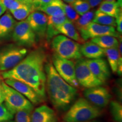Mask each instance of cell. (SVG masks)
Returning a JSON list of instances; mask_svg holds the SVG:
<instances>
[{
    "instance_id": "obj_1",
    "label": "cell",
    "mask_w": 122,
    "mask_h": 122,
    "mask_svg": "<svg viewBox=\"0 0 122 122\" xmlns=\"http://www.w3.org/2000/svg\"><path fill=\"white\" fill-rule=\"evenodd\" d=\"M46 62L47 54L45 50L42 48H37L27 54L14 67L1 74L5 79H14L25 83L45 99Z\"/></svg>"
},
{
    "instance_id": "obj_2",
    "label": "cell",
    "mask_w": 122,
    "mask_h": 122,
    "mask_svg": "<svg viewBox=\"0 0 122 122\" xmlns=\"http://www.w3.org/2000/svg\"><path fill=\"white\" fill-rule=\"evenodd\" d=\"M45 70L46 91L51 103L56 109H66L75 97L77 90L59 75L51 62H46Z\"/></svg>"
},
{
    "instance_id": "obj_3",
    "label": "cell",
    "mask_w": 122,
    "mask_h": 122,
    "mask_svg": "<svg viewBox=\"0 0 122 122\" xmlns=\"http://www.w3.org/2000/svg\"><path fill=\"white\" fill-rule=\"evenodd\" d=\"M101 114L100 107L93 105L86 98H79L64 115L63 119L65 122H82L94 119Z\"/></svg>"
},
{
    "instance_id": "obj_4",
    "label": "cell",
    "mask_w": 122,
    "mask_h": 122,
    "mask_svg": "<svg viewBox=\"0 0 122 122\" xmlns=\"http://www.w3.org/2000/svg\"><path fill=\"white\" fill-rule=\"evenodd\" d=\"M80 44L65 35H56L51 41V48L55 53L64 58L77 60L81 58Z\"/></svg>"
},
{
    "instance_id": "obj_5",
    "label": "cell",
    "mask_w": 122,
    "mask_h": 122,
    "mask_svg": "<svg viewBox=\"0 0 122 122\" xmlns=\"http://www.w3.org/2000/svg\"><path fill=\"white\" fill-rule=\"evenodd\" d=\"M28 53L25 48L17 45H9L0 49V71L9 70L18 63Z\"/></svg>"
},
{
    "instance_id": "obj_6",
    "label": "cell",
    "mask_w": 122,
    "mask_h": 122,
    "mask_svg": "<svg viewBox=\"0 0 122 122\" xmlns=\"http://www.w3.org/2000/svg\"><path fill=\"white\" fill-rule=\"evenodd\" d=\"M5 92V105L13 115L23 109H33V105L24 96L4 81H2Z\"/></svg>"
},
{
    "instance_id": "obj_7",
    "label": "cell",
    "mask_w": 122,
    "mask_h": 122,
    "mask_svg": "<svg viewBox=\"0 0 122 122\" xmlns=\"http://www.w3.org/2000/svg\"><path fill=\"white\" fill-rule=\"evenodd\" d=\"M11 37L15 43L20 46L32 48L37 44V36L26 20L16 23Z\"/></svg>"
},
{
    "instance_id": "obj_8",
    "label": "cell",
    "mask_w": 122,
    "mask_h": 122,
    "mask_svg": "<svg viewBox=\"0 0 122 122\" xmlns=\"http://www.w3.org/2000/svg\"><path fill=\"white\" fill-rule=\"evenodd\" d=\"M51 61L53 66L59 75L71 86L78 88L79 85L76 79L74 61L64 58L55 53L53 54Z\"/></svg>"
},
{
    "instance_id": "obj_9",
    "label": "cell",
    "mask_w": 122,
    "mask_h": 122,
    "mask_svg": "<svg viewBox=\"0 0 122 122\" xmlns=\"http://www.w3.org/2000/svg\"><path fill=\"white\" fill-rule=\"evenodd\" d=\"M75 70L76 80L79 85L85 88L100 86L103 83L94 75L88 67L86 59L80 58L75 63Z\"/></svg>"
},
{
    "instance_id": "obj_10",
    "label": "cell",
    "mask_w": 122,
    "mask_h": 122,
    "mask_svg": "<svg viewBox=\"0 0 122 122\" xmlns=\"http://www.w3.org/2000/svg\"><path fill=\"white\" fill-rule=\"evenodd\" d=\"M80 36L85 41L88 39L102 36H112L120 37L119 33L116 31L115 27L110 25H104L91 22L84 30H80Z\"/></svg>"
},
{
    "instance_id": "obj_11",
    "label": "cell",
    "mask_w": 122,
    "mask_h": 122,
    "mask_svg": "<svg viewBox=\"0 0 122 122\" xmlns=\"http://www.w3.org/2000/svg\"><path fill=\"white\" fill-rule=\"evenodd\" d=\"M84 95L88 101L98 107L106 106L111 98L109 90L101 85L87 88L84 92Z\"/></svg>"
},
{
    "instance_id": "obj_12",
    "label": "cell",
    "mask_w": 122,
    "mask_h": 122,
    "mask_svg": "<svg viewBox=\"0 0 122 122\" xmlns=\"http://www.w3.org/2000/svg\"><path fill=\"white\" fill-rule=\"evenodd\" d=\"M4 82L24 96L33 105L40 104L44 101V99L25 83L14 79H5Z\"/></svg>"
},
{
    "instance_id": "obj_13",
    "label": "cell",
    "mask_w": 122,
    "mask_h": 122,
    "mask_svg": "<svg viewBox=\"0 0 122 122\" xmlns=\"http://www.w3.org/2000/svg\"><path fill=\"white\" fill-rule=\"evenodd\" d=\"M26 21L33 30L37 37L40 39L46 36L48 16L40 11H33L27 18Z\"/></svg>"
},
{
    "instance_id": "obj_14",
    "label": "cell",
    "mask_w": 122,
    "mask_h": 122,
    "mask_svg": "<svg viewBox=\"0 0 122 122\" xmlns=\"http://www.w3.org/2000/svg\"><path fill=\"white\" fill-rule=\"evenodd\" d=\"M87 65L94 76L101 81L103 83H105L110 76L107 63L105 59L101 58L86 59Z\"/></svg>"
},
{
    "instance_id": "obj_15",
    "label": "cell",
    "mask_w": 122,
    "mask_h": 122,
    "mask_svg": "<svg viewBox=\"0 0 122 122\" xmlns=\"http://www.w3.org/2000/svg\"><path fill=\"white\" fill-rule=\"evenodd\" d=\"M122 40L119 41L118 47L109 49H104L105 55L106 56L113 73L122 72Z\"/></svg>"
},
{
    "instance_id": "obj_16",
    "label": "cell",
    "mask_w": 122,
    "mask_h": 122,
    "mask_svg": "<svg viewBox=\"0 0 122 122\" xmlns=\"http://www.w3.org/2000/svg\"><path fill=\"white\" fill-rule=\"evenodd\" d=\"M58 117L54 110L46 105H41L32 111L31 122H57Z\"/></svg>"
},
{
    "instance_id": "obj_17",
    "label": "cell",
    "mask_w": 122,
    "mask_h": 122,
    "mask_svg": "<svg viewBox=\"0 0 122 122\" xmlns=\"http://www.w3.org/2000/svg\"><path fill=\"white\" fill-rule=\"evenodd\" d=\"M16 23L13 16L9 13L0 17V44L11 37Z\"/></svg>"
},
{
    "instance_id": "obj_18",
    "label": "cell",
    "mask_w": 122,
    "mask_h": 122,
    "mask_svg": "<svg viewBox=\"0 0 122 122\" xmlns=\"http://www.w3.org/2000/svg\"><path fill=\"white\" fill-rule=\"evenodd\" d=\"M56 30L58 33H61L79 44H84L85 41L80 36V33L76 30L74 23L67 20L66 22L57 27Z\"/></svg>"
},
{
    "instance_id": "obj_19",
    "label": "cell",
    "mask_w": 122,
    "mask_h": 122,
    "mask_svg": "<svg viewBox=\"0 0 122 122\" xmlns=\"http://www.w3.org/2000/svg\"><path fill=\"white\" fill-rule=\"evenodd\" d=\"M80 52L82 56L88 59L101 58L105 56L104 49L91 41L80 45Z\"/></svg>"
},
{
    "instance_id": "obj_20",
    "label": "cell",
    "mask_w": 122,
    "mask_h": 122,
    "mask_svg": "<svg viewBox=\"0 0 122 122\" xmlns=\"http://www.w3.org/2000/svg\"><path fill=\"white\" fill-rule=\"evenodd\" d=\"M67 20L66 15L64 14L57 15H49L48 16L47 21V29L46 36L48 39H51L53 36L58 34L56 30L57 27L63 24Z\"/></svg>"
},
{
    "instance_id": "obj_21",
    "label": "cell",
    "mask_w": 122,
    "mask_h": 122,
    "mask_svg": "<svg viewBox=\"0 0 122 122\" xmlns=\"http://www.w3.org/2000/svg\"><path fill=\"white\" fill-rule=\"evenodd\" d=\"M36 10L42 11L48 16L62 14H64L63 1L62 0H54L49 4L38 6Z\"/></svg>"
},
{
    "instance_id": "obj_22",
    "label": "cell",
    "mask_w": 122,
    "mask_h": 122,
    "mask_svg": "<svg viewBox=\"0 0 122 122\" xmlns=\"http://www.w3.org/2000/svg\"><path fill=\"white\" fill-rule=\"evenodd\" d=\"M91 41L97 44L102 49H109L118 47L119 41L115 37L112 36H102L91 39Z\"/></svg>"
},
{
    "instance_id": "obj_23",
    "label": "cell",
    "mask_w": 122,
    "mask_h": 122,
    "mask_svg": "<svg viewBox=\"0 0 122 122\" xmlns=\"http://www.w3.org/2000/svg\"><path fill=\"white\" fill-rule=\"evenodd\" d=\"M98 10L103 13L116 18L120 11H122V7H120L115 0L107 1H103L100 4Z\"/></svg>"
},
{
    "instance_id": "obj_24",
    "label": "cell",
    "mask_w": 122,
    "mask_h": 122,
    "mask_svg": "<svg viewBox=\"0 0 122 122\" xmlns=\"http://www.w3.org/2000/svg\"><path fill=\"white\" fill-rule=\"evenodd\" d=\"M92 22L101 25L116 27L115 18L97 10L95 13Z\"/></svg>"
},
{
    "instance_id": "obj_25",
    "label": "cell",
    "mask_w": 122,
    "mask_h": 122,
    "mask_svg": "<svg viewBox=\"0 0 122 122\" xmlns=\"http://www.w3.org/2000/svg\"><path fill=\"white\" fill-rule=\"evenodd\" d=\"M94 13L95 12L94 10H89L86 13L81 15V16H80L79 19L74 23L76 30L80 32V30L86 28L88 24L91 22H92Z\"/></svg>"
},
{
    "instance_id": "obj_26",
    "label": "cell",
    "mask_w": 122,
    "mask_h": 122,
    "mask_svg": "<svg viewBox=\"0 0 122 122\" xmlns=\"http://www.w3.org/2000/svg\"><path fill=\"white\" fill-rule=\"evenodd\" d=\"M33 5H24L23 6L18 8L16 10L10 11L11 15L15 19L18 20H23L28 17V16L32 12L35 11Z\"/></svg>"
},
{
    "instance_id": "obj_27",
    "label": "cell",
    "mask_w": 122,
    "mask_h": 122,
    "mask_svg": "<svg viewBox=\"0 0 122 122\" xmlns=\"http://www.w3.org/2000/svg\"><path fill=\"white\" fill-rule=\"evenodd\" d=\"M6 9L11 11L16 10L24 5H32L33 1L30 0H0Z\"/></svg>"
},
{
    "instance_id": "obj_28",
    "label": "cell",
    "mask_w": 122,
    "mask_h": 122,
    "mask_svg": "<svg viewBox=\"0 0 122 122\" xmlns=\"http://www.w3.org/2000/svg\"><path fill=\"white\" fill-rule=\"evenodd\" d=\"M110 110L114 120L117 122H122V106L117 101L110 102Z\"/></svg>"
},
{
    "instance_id": "obj_29",
    "label": "cell",
    "mask_w": 122,
    "mask_h": 122,
    "mask_svg": "<svg viewBox=\"0 0 122 122\" xmlns=\"http://www.w3.org/2000/svg\"><path fill=\"white\" fill-rule=\"evenodd\" d=\"M70 5L80 16L92 9L89 3L84 0H75Z\"/></svg>"
},
{
    "instance_id": "obj_30",
    "label": "cell",
    "mask_w": 122,
    "mask_h": 122,
    "mask_svg": "<svg viewBox=\"0 0 122 122\" xmlns=\"http://www.w3.org/2000/svg\"><path fill=\"white\" fill-rule=\"evenodd\" d=\"M33 109H23L15 113V122H31V116Z\"/></svg>"
},
{
    "instance_id": "obj_31",
    "label": "cell",
    "mask_w": 122,
    "mask_h": 122,
    "mask_svg": "<svg viewBox=\"0 0 122 122\" xmlns=\"http://www.w3.org/2000/svg\"><path fill=\"white\" fill-rule=\"evenodd\" d=\"M63 9L66 18L73 23H74L80 16V15L76 13V11L70 4H66L63 2Z\"/></svg>"
},
{
    "instance_id": "obj_32",
    "label": "cell",
    "mask_w": 122,
    "mask_h": 122,
    "mask_svg": "<svg viewBox=\"0 0 122 122\" xmlns=\"http://www.w3.org/2000/svg\"><path fill=\"white\" fill-rule=\"evenodd\" d=\"M14 115L7 109L5 104H0V122L11 120Z\"/></svg>"
},
{
    "instance_id": "obj_33",
    "label": "cell",
    "mask_w": 122,
    "mask_h": 122,
    "mask_svg": "<svg viewBox=\"0 0 122 122\" xmlns=\"http://www.w3.org/2000/svg\"><path fill=\"white\" fill-rule=\"evenodd\" d=\"M115 18L117 30H118V33L121 34L122 33V10L119 12V13L118 14V15Z\"/></svg>"
},
{
    "instance_id": "obj_34",
    "label": "cell",
    "mask_w": 122,
    "mask_h": 122,
    "mask_svg": "<svg viewBox=\"0 0 122 122\" xmlns=\"http://www.w3.org/2000/svg\"><path fill=\"white\" fill-rule=\"evenodd\" d=\"M54 0H33V4L34 6L35 10H36V7L44 5L49 4Z\"/></svg>"
},
{
    "instance_id": "obj_35",
    "label": "cell",
    "mask_w": 122,
    "mask_h": 122,
    "mask_svg": "<svg viewBox=\"0 0 122 122\" xmlns=\"http://www.w3.org/2000/svg\"><path fill=\"white\" fill-rule=\"evenodd\" d=\"M89 3L91 8H94L97 6H98L103 1V0H84Z\"/></svg>"
},
{
    "instance_id": "obj_36",
    "label": "cell",
    "mask_w": 122,
    "mask_h": 122,
    "mask_svg": "<svg viewBox=\"0 0 122 122\" xmlns=\"http://www.w3.org/2000/svg\"><path fill=\"white\" fill-rule=\"evenodd\" d=\"M2 80L0 79V104L2 103L5 100V92L2 84Z\"/></svg>"
},
{
    "instance_id": "obj_37",
    "label": "cell",
    "mask_w": 122,
    "mask_h": 122,
    "mask_svg": "<svg viewBox=\"0 0 122 122\" xmlns=\"http://www.w3.org/2000/svg\"><path fill=\"white\" fill-rule=\"evenodd\" d=\"M6 9L5 8L4 5L2 4V2L0 1V17L4 14L5 12L6 11Z\"/></svg>"
},
{
    "instance_id": "obj_38",
    "label": "cell",
    "mask_w": 122,
    "mask_h": 122,
    "mask_svg": "<svg viewBox=\"0 0 122 122\" xmlns=\"http://www.w3.org/2000/svg\"><path fill=\"white\" fill-rule=\"evenodd\" d=\"M63 1H65V2L68 3V4H70L71 3H72V2H74L75 0H63Z\"/></svg>"
},
{
    "instance_id": "obj_39",
    "label": "cell",
    "mask_w": 122,
    "mask_h": 122,
    "mask_svg": "<svg viewBox=\"0 0 122 122\" xmlns=\"http://www.w3.org/2000/svg\"><path fill=\"white\" fill-rule=\"evenodd\" d=\"M117 2H118L119 6L120 7H122V0H118Z\"/></svg>"
},
{
    "instance_id": "obj_40",
    "label": "cell",
    "mask_w": 122,
    "mask_h": 122,
    "mask_svg": "<svg viewBox=\"0 0 122 122\" xmlns=\"http://www.w3.org/2000/svg\"><path fill=\"white\" fill-rule=\"evenodd\" d=\"M15 122L12 121V120H9V121H5V122Z\"/></svg>"
},
{
    "instance_id": "obj_41",
    "label": "cell",
    "mask_w": 122,
    "mask_h": 122,
    "mask_svg": "<svg viewBox=\"0 0 122 122\" xmlns=\"http://www.w3.org/2000/svg\"><path fill=\"white\" fill-rule=\"evenodd\" d=\"M93 122V121H91V120H89V121H85V122Z\"/></svg>"
},
{
    "instance_id": "obj_42",
    "label": "cell",
    "mask_w": 122,
    "mask_h": 122,
    "mask_svg": "<svg viewBox=\"0 0 122 122\" xmlns=\"http://www.w3.org/2000/svg\"><path fill=\"white\" fill-rule=\"evenodd\" d=\"M105 1H114V0H105Z\"/></svg>"
},
{
    "instance_id": "obj_43",
    "label": "cell",
    "mask_w": 122,
    "mask_h": 122,
    "mask_svg": "<svg viewBox=\"0 0 122 122\" xmlns=\"http://www.w3.org/2000/svg\"><path fill=\"white\" fill-rule=\"evenodd\" d=\"M30 1H33V0H30Z\"/></svg>"
},
{
    "instance_id": "obj_44",
    "label": "cell",
    "mask_w": 122,
    "mask_h": 122,
    "mask_svg": "<svg viewBox=\"0 0 122 122\" xmlns=\"http://www.w3.org/2000/svg\"></svg>"
}]
</instances>
